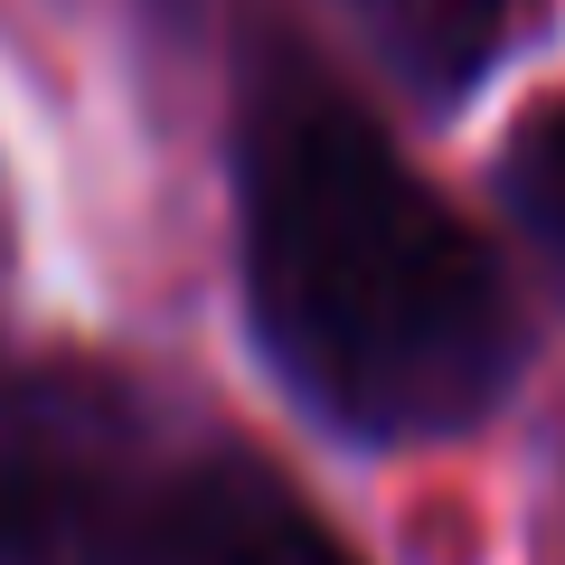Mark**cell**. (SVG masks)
<instances>
[{"label": "cell", "mask_w": 565, "mask_h": 565, "mask_svg": "<svg viewBox=\"0 0 565 565\" xmlns=\"http://www.w3.org/2000/svg\"><path fill=\"white\" fill-rule=\"evenodd\" d=\"M264 349L349 434H452L519 367L500 264L302 47H264L236 122Z\"/></svg>", "instance_id": "obj_1"}, {"label": "cell", "mask_w": 565, "mask_h": 565, "mask_svg": "<svg viewBox=\"0 0 565 565\" xmlns=\"http://www.w3.org/2000/svg\"><path fill=\"white\" fill-rule=\"evenodd\" d=\"M0 565H359L255 444L170 386L0 340Z\"/></svg>", "instance_id": "obj_2"}, {"label": "cell", "mask_w": 565, "mask_h": 565, "mask_svg": "<svg viewBox=\"0 0 565 565\" xmlns=\"http://www.w3.org/2000/svg\"><path fill=\"white\" fill-rule=\"evenodd\" d=\"M377 39V57L424 95H462L509 39V0H340Z\"/></svg>", "instance_id": "obj_3"}, {"label": "cell", "mask_w": 565, "mask_h": 565, "mask_svg": "<svg viewBox=\"0 0 565 565\" xmlns=\"http://www.w3.org/2000/svg\"><path fill=\"white\" fill-rule=\"evenodd\" d=\"M500 189H509V217H519L527 255L565 292V104H537L519 122V141H509V161H500Z\"/></svg>", "instance_id": "obj_4"}]
</instances>
